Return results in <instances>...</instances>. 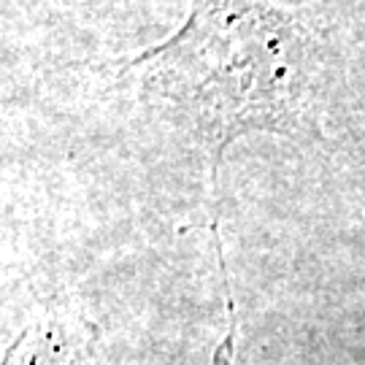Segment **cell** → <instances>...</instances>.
<instances>
[{"label": "cell", "mask_w": 365, "mask_h": 365, "mask_svg": "<svg viewBox=\"0 0 365 365\" xmlns=\"http://www.w3.org/2000/svg\"><path fill=\"white\" fill-rule=\"evenodd\" d=\"M128 68L195 135L211 173L238 135L295 133L309 108V38L265 0H192L182 30Z\"/></svg>", "instance_id": "obj_1"}]
</instances>
